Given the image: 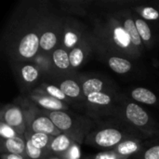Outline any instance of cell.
<instances>
[{
    "mask_svg": "<svg viewBox=\"0 0 159 159\" xmlns=\"http://www.w3.org/2000/svg\"><path fill=\"white\" fill-rule=\"evenodd\" d=\"M94 159H130L127 157L120 156L116 152L113 150H107V151H102L94 156Z\"/></svg>",
    "mask_w": 159,
    "mask_h": 159,
    "instance_id": "1f68e13d",
    "label": "cell"
},
{
    "mask_svg": "<svg viewBox=\"0 0 159 159\" xmlns=\"http://www.w3.org/2000/svg\"><path fill=\"white\" fill-rule=\"evenodd\" d=\"M75 143H77L74 139L68 135L61 133V135L54 137L50 144L47 149L48 157H61L67 152Z\"/></svg>",
    "mask_w": 159,
    "mask_h": 159,
    "instance_id": "7402d4cb",
    "label": "cell"
},
{
    "mask_svg": "<svg viewBox=\"0 0 159 159\" xmlns=\"http://www.w3.org/2000/svg\"><path fill=\"white\" fill-rule=\"evenodd\" d=\"M85 98L91 93L117 90L115 84L106 77L93 75H78Z\"/></svg>",
    "mask_w": 159,
    "mask_h": 159,
    "instance_id": "9a60e30c",
    "label": "cell"
},
{
    "mask_svg": "<svg viewBox=\"0 0 159 159\" xmlns=\"http://www.w3.org/2000/svg\"><path fill=\"white\" fill-rule=\"evenodd\" d=\"M88 26L97 58L118 55L134 61L143 57V54L135 48L129 35L112 12L94 10L89 17Z\"/></svg>",
    "mask_w": 159,
    "mask_h": 159,
    "instance_id": "7a4b0ae2",
    "label": "cell"
},
{
    "mask_svg": "<svg viewBox=\"0 0 159 159\" xmlns=\"http://www.w3.org/2000/svg\"><path fill=\"white\" fill-rule=\"evenodd\" d=\"M90 37L89 28L78 18L65 16L63 18L60 46L68 52L76 45Z\"/></svg>",
    "mask_w": 159,
    "mask_h": 159,
    "instance_id": "9c48e42d",
    "label": "cell"
},
{
    "mask_svg": "<svg viewBox=\"0 0 159 159\" xmlns=\"http://www.w3.org/2000/svg\"><path fill=\"white\" fill-rule=\"evenodd\" d=\"M51 59L54 67L53 76H65L75 75V72L73 71L69 52L61 47H58L51 52ZM52 77V76H51Z\"/></svg>",
    "mask_w": 159,
    "mask_h": 159,
    "instance_id": "ac0fdd59",
    "label": "cell"
},
{
    "mask_svg": "<svg viewBox=\"0 0 159 159\" xmlns=\"http://www.w3.org/2000/svg\"><path fill=\"white\" fill-rule=\"evenodd\" d=\"M52 3L22 0L12 9L1 38V49L10 65L33 61L39 53L40 35Z\"/></svg>",
    "mask_w": 159,
    "mask_h": 159,
    "instance_id": "6da1fadb",
    "label": "cell"
},
{
    "mask_svg": "<svg viewBox=\"0 0 159 159\" xmlns=\"http://www.w3.org/2000/svg\"><path fill=\"white\" fill-rule=\"evenodd\" d=\"M25 138H28L32 144L35 146L38 149L41 150H46L48 149V145L50 144L51 141L53 140L54 137L49 136L45 133H25L24 134Z\"/></svg>",
    "mask_w": 159,
    "mask_h": 159,
    "instance_id": "83f0119b",
    "label": "cell"
},
{
    "mask_svg": "<svg viewBox=\"0 0 159 159\" xmlns=\"http://www.w3.org/2000/svg\"><path fill=\"white\" fill-rule=\"evenodd\" d=\"M26 98L35 106L45 111H68L69 104L61 102L42 91L34 89L26 94Z\"/></svg>",
    "mask_w": 159,
    "mask_h": 159,
    "instance_id": "2e32d148",
    "label": "cell"
},
{
    "mask_svg": "<svg viewBox=\"0 0 159 159\" xmlns=\"http://www.w3.org/2000/svg\"><path fill=\"white\" fill-rule=\"evenodd\" d=\"M30 101L25 98H19L15 102L6 104L0 112L1 122L7 124L18 135L24 136L27 125V113Z\"/></svg>",
    "mask_w": 159,
    "mask_h": 159,
    "instance_id": "ba28073f",
    "label": "cell"
},
{
    "mask_svg": "<svg viewBox=\"0 0 159 159\" xmlns=\"http://www.w3.org/2000/svg\"><path fill=\"white\" fill-rule=\"evenodd\" d=\"M110 12H112L113 15L120 21V23L124 27L125 31L129 35L135 48L142 54H143L145 48H144V45L140 37V34L138 33V30H137V27H136V24H135V21L133 19L132 9L130 7H125V8L119 9V10L110 11Z\"/></svg>",
    "mask_w": 159,
    "mask_h": 159,
    "instance_id": "4fadbf2b",
    "label": "cell"
},
{
    "mask_svg": "<svg viewBox=\"0 0 159 159\" xmlns=\"http://www.w3.org/2000/svg\"><path fill=\"white\" fill-rule=\"evenodd\" d=\"M1 159H26L24 157L20 155H12V154H1Z\"/></svg>",
    "mask_w": 159,
    "mask_h": 159,
    "instance_id": "d6a6232c",
    "label": "cell"
},
{
    "mask_svg": "<svg viewBox=\"0 0 159 159\" xmlns=\"http://www.w3.org/2000/svg\"><path fill=\"white\" fill-rule=\"evenodd\" d=\"M108 119L123 124L144 139L159 136V124L140 104L123 94L119 95L117 103Z\"/></svg>",
    "mask_w": 159,
    "mask_h": 159,
    "instance_id": "3957f363",
    "label": "cell"
},
{
    "mask_svg": "<svg viewBox=\"0 0 159 159\" xmlns=\"http://www.w3.org/2000/svg\"><path fill=\"white\" fill-rule=\"evenodd\" d=\"M87 159H94V158H87Z\"/></svg>",
    "mask_w": 159,
    "mask_h": 159,
    "instance_id": "e575fe53",
    "label": "cell"
},
{
    "mask_svg": "<svg viewBox=\"0 0 159 159\" xmlns=\"http://www.w3.org/2000/svg\"><path fill=\"white\" fill-rule=\"evenodd\" d=\"M44 112L61 133L68 135L79 144L85 142V139L97 123L87 116H81L68 111L44 110Z\"/></svg>",
    "mask_w": 159,
    "mask_h": 159,
    "instance_id": "5b68a950",
    "label": "cell"
},
{
    "mask_svg": "<svg viewBox=\"0 0 159 159\" xmlns=\"http://www.w3.org/2000/svg\"><path fill=\"white\" fill-rule=\"evenodd\" d=\"M46 82H49L56 85L68 98H70L74 102H80L84 103L86 98L83 93L78 75L75 74L73 75L65 76H52L46 80Z\"/></svg>",
    "mask_w": 159,
    "mask_h": 159,
    "instance_id": "7c38bea8",
    "label": "cell"
},
{
    "mask_svg": "<svg viewBox=\"0 0 159 159\" xmlns=\"http://www.w3.org/2000/svg\"><path fill=\"white\" fill-rule=\"evenodd\" d=\"M130 8L146 21H157L159 20V8L151 4L136 1Z\"/></svg>",
    "mask_w": 159,
    "mask_h": 159,
    "instance_id": "d4e9b609",
    "label": "cell"
},
{
    "mask_svg": "<svg viewBox=\"0 0 159 159\" xmlns=\"http://www.w3.org/2000/svg\"><path fill=\"white\" fill-rule=\"evenodd\" d=\"M143 148H144V143L143 142V139L130 138L125 140L112 150L116 152L120 156L132 158L138 156L143 150Z\"/></svg>",
    "mask_w": 159,
    "mask_h": 159,
    "instance_id": "44dd1931",
    "label": "cell"
},
{
    "mask_svg": "<svg viewBox=\"0 0 159 159\" xmlns=\"http://www.w3.org/2000/svg\"><path fill=\"white\" fill-rule=\"evenodd\" d=\"M130 138L144 139L142 135L132 131L123 124L113 119H108L104 122H97L84 143L88 145L107 151L112 150L125 140Z\"/></svg>",
    "mask_w": 159,
    "mask_h": 159,
    "instance_id": "277c9868",
    "label": "cell"
},
{
    "mask_svg": "<svg viewBox=\"0 0 159 159\" xmlns=\"http://www.w3.org/2000/svg\"><path fill=\"white\" fill-rule=\"evenodd\" d=\"M45 159H61V158H60V157H46Z\"/></svg>",
    "mask_w": 159,
    "mask_h": 159,
    "instance_id": "836d02e7",
    "label": "cell"
},
{
    "mask_svg": "<svg viewBox=\"0 0 159 159\" xmlns=\"http://www.w3.org/2000/svg\"><path fill=\"white\" fill-rule=\"evenodd\" d=\"M79 143H75L67 152L62 154L61 157H58L61 159H80L81 153H80V147Z\"/></svg>",
    "mask_w": 159,
    "mask_h": 159,
    "instance_id": "4dcf8cb0",
    "label": "cell"
},
{
    "mask_svg": "<svg viewBox=\"0 0 159 159\" xmlns=\"http://www.w3.org/2000/svg\"><path fill=\"white\" fill-rule=\"evenodd\" d=\"M129 99L135 102L150 105V106H157L159 103L157 96L149 89L138 87L133 88L129 92Z\"/></svg>",
    "mask_w": 159,
    "mask_h": 159,
    "instance_id": "603a6c76",
    "label": "cell"
},
{
    "mask_svg": "<svg viewBox=\"0 0 159 159\" xmlns=\"http://www.w3.org/2000/svg\"><path fill=\"white\" fill-rule=\"evenodd\" d=\"M98 59L118 75H127L133 69L131 60L118 55H106Z\"/></svg>",
    "mask_w": 159,
    "mask_h": 159,
    "instance_id": "d6986e66",
    "label": "cell"
},
{
    "mask_svg": "<svg viewBox=\"0 0 159 159\" xmlns=\"http://www.w3.org/2000/svg\"><path fill=\"white\" fill-rule=\"evenodd\" d=\"M63 18L64 14H62L58 7L52 5L47 15L45 24L41 32L39 52L51 54V52L60 46Z\"/></svg>",
    "mask_w": 159,
    "mask_h": 159,
    "instance_id": "52a82bcc",
    "label": "cell"
},
{
    "mask_svg": "<svg viewBox=\"0 0 159 159\" xmlns=\"http://www.w3.org/2000/svg\"><path fill=\"white\" fill-rule=\"evenodd\" d=\"M35 89H37L39 91H42V92H44V93H46V94H48V95H49V96H51V97H53V98H55V99H57V100H59L61 102H65V103H67L69 105L71 103L75 102L73 100L68 98L61 90L60 88H58L56 85H54L52 83L45 81V82L41 83Z\"/></svg>",
    "mask_w": 159,
    "mask_h": 159,
    "instance_id": "4316f807",
    "label": "cell"
},
{
    "mask_svg": "<svg viewBox=\"0 0 159 159\" xmlns=\"http://www.w3.org/2000/svg\"><path fill=\"white\" fill-rule=\"evenodd\" d=\"M11 68L20 90L26 92V94L35 89L44 82L40 69L33 61L12 64Z\"/></svg>",
    "mask_w": 159,
    "mask_h": 159,
    "instance_id": "30bf717a",
    "label": "cell"
},
{
    "mask_svg": "<svg viewBox=\"0 0 159 159\" xmlns=\"http://www.w3.org/2000/svg\"><path fill=\"white\" fill-rule=\"evenodd\" d=\"M58 9L65 16L89 17L95 6L92 0H61L57 2Z\"/></svg>",
    "mask_w": 159,
    "mask_h": 159,
    "instance_id": "5bb4252c",
    "label": "cell"
},
{
    "mask_svg": "<svg viewBox=\"0 0 159 159\" xmlns=\"http://www.w3.org/2000/svg\"><path fill=\"white\" fill-rule=\"evenodd\" d=\"M94 54V48L90 37L76 45L69 51L71 66L74 72L82 67Z\"/></svg>",
    "mask_w": 159,
    "mask_h": 159,
    "instance_id": "e0dca14e",
    "label": "cell"
},
{
    "mask_svg": "<svg viewBox=\"0 0 159 159\" xmlns=\"http://www.w3.org/2000/svg\"><path fill=\"white\" fill-rule=\"evenodd\" d=\"M33 62L40 69L44 81L48 80L54 75V67L51 59V54L39 52L34 59Z\"/></svg>",
    "mask_w": 159,
    "mask_h": 159,
    "instance_id": "484cf974",
    "label": "cell"
},
{
    "mask_svg": "<svg viewBox=\"0 0 159 159\" xmlns=\"http://www.w3.org/2000/svg\"><path fill=\"white\" fill-rule=\"evenodd\" d=\"M119 95L120 93L117 90L89 94L83 103L87 116L96 122L109 118L117 103Z\"/></svg>",
    "mask_w": 159,
    "mask_h": 159,
    "instance_id": "8992f818",
    "label": "cell"
},
{
    "mask_svg": "<svg viewBox=\"0 0 159 159\" xmlns=\"http://www.w3.org/2000/svg\"><path fill=\"white\" fill-rule=\"evenodd\" d=\"M26 139V159H45L48 157L46 150H41L34 146L28 138Z\"/></svg>",
    "mask_w": 159,
    "mask_h": 159,
    "instance_id": "f1b7e54d",
    "label": "cell"
},
{
    "mask_svg": "<svg viewBox=\"0 0 159 159\" xmlns=\"http://www.w3.org/2000/svg\"><path fill=\"white\" fill-rule=\"evenodd\" d=\"M133 11V10H132ZM133 19L138 30V33L140 34V37L144 45V48L146 50H150L154 47V35L152 29L148 23V21L144 20L142 19L140 16H138L134 11H133Z\"/></svg>",
    "mask_w": 159,
    "mask_h": 159,
    "instance_id": "cb8c5ba5",
    "label": "cell"
},
{
    "mask_svg": "<svg viewBox=\"0 0 159 159\" xmlns=\"http://www.w3.org/2000/svg\"><path fill=\"white\" fill-rule=\"evenodd\" d=\"M26 132L45 133L52 137H57L61 134V132L56 128L51 119L46 115L44 110L35 106L31 102L29 103L27 113Z\"/></svg>",
    "mask_w": 159,
    "mask_h": 159,
    "instance_id": "8fae6325",
    "label": "cell"
},
{
    "mask_svg": "<svg viewBox=\"0 0 159 159\" xmlns=\"http://www.w3.org/2000/svg\"><path fill=\"white\" fill-rule=\"evenodd\" d=\"M1 153L20 155L26 158V139L25 136L16 135L11 138L1 140Z\"/></svg>",
    "mask_w": 159,
    "mask_h": 159,
    "instance_id": "ffe728a7",
    "label": "cell"
},
{
    "mask_svg": "<svg viewBox=\"0 0 159 159\" xmlns=\"http://www.w3.org/2000/svg\"><path fill=\"white\" fill-rule=\"evenodd\" d=\"M135 159H159V143L152 144L144 147L143 150L135 157Z\"/></svg>",
    "mask_w": 159,
    "mask_h": 159,
    "instance_id": "f546056e",
    "label": "cell"
}]
</instances>
